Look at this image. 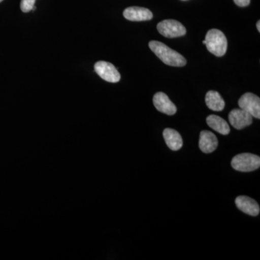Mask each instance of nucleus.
<instances>
[{"instance_id": "f257e3e1", "label": "nucleus", "mask_w": 260, "mask_h": 260, "mask_svg": "<svg viewBox=\"0 0 260 260\" xmlns=\"http://www.w3.org/2000/svg\"><path fill=\"white\" fill-rule=\"evenodd\" d=\"M149 47L164 64L172 67H184L186 64L184 56L162 42L151 41L149 43Z\"/></svg>"}, {"instance_id": "f03ea898", "label": "nucleus", "mask_w": 260, "mask_h": 260, "mask_svg": "<svg viewBox=\"0 0 260 260\" xmlns=\"http://www.w3.org/2000/svg\"><path fill=\"white\" fill-rule=\"evenodd\" d=\"M205 45L211 54L216 56L225 55L228 42L225 34L218 29H211L205 37Z\"/></svg>"}, {"instance_id": "7ed1b4c3", "label": "nucleus", "mask_w": 260, "mask_h": 260, "mask_svg": "<svg viewBox=\"0 0 260 260\" xmlns=\"http://www.w3.org/2000/svg\"><path fill=\"white\" fill-rule=\"evenodd\" d=\"M232 167L238 172H254L259 169L260 158L252 153H240L233 158Z\"/></svg>"}, {"instance_id": "20e7f679", "label": "nucleus", "mask_w": 260, "mask_h": 260, "mask_svg": "<svg viewBox=\"0 0 260 260\" xmlns=\"http://www.w3.org/2000/svg\"><path fill=\"white\" fill-rule=\"evenodd\" d=\"M157 29L162 36L171 39L183 37L186 32L185 27L175 20H162L157 25Z\"/></svg>"}, {"instance_id": "39448f33", "label": "nucleus", "mask_w": 260, "mask_h": 260, "mask_svg": "<svg viewBox=\"0 0 260 260\" xmlns=\"http://www.w3.org/2000/svg\"><path fill=\"white\" fill-rule=\"evenodd\" d=\"M95 73H97L102 79L109 83H118L121 79V75L115 67L107 61H99L95 63Z\"/></svg>"}, {"instance_id": "423d86ee", "label": "nucleus", "mask_w": 260, "mask_h": 260, "mask_svg": "<svg viewBox=\"0 0 260 260\" xmlns=\"http://www.w3.org/2000/svg\"><path fill=\"white\" fill-rule=\"evenodd\" d=\"M238 103L240 109L249 113L253 117L260 119V99L255 94L246 93Z\"/></svg>"}, {"instance_id": "0eeeda50", "label": "nucleus", "mask_w": 260, "mask_h": 260, "mask_svg": "<svg viewBox=\"0 0 260 260\" xmlns=\"http://www.w3.org/2000/svg\"><path fill=\"white\" fill-rule=\"evenodd\" d=\"M252 117L249 113L242 109H233L229 113V120L235 129H242L252 124Z\"/></svg>"}, {"instance_id": "6e6552de", "label": "nucleus", "mask_w": 260, "mask_h": 260, "mask_svg": "<svg viewBox=\"0 0 260 260\" xmlns=\"http://www.w3.org/2000/svg\"><path fill=\"white\" fill-rule=\"evenodd\" d=\"M154 106L158 112L167 115H174L177 109L175 104L169 99V96L162 92H158L154 95L153 99Z\"/></svg>"}, {"instance_id": "1a4fd4ad", "label": "nucleus", "mask_w": 260, "mask_h": 260, "mask_svg": "<svg viewBox=\"0 0 260 260\" xmlns=\"http://www.w3.org/2000/svg\"><path fill=\"white\" fill-rule=\"evenodd\" d=\"M124 18L130 21H146L153 18V13L150 10L140 7H129L123 13Z\"/></svg>"}, {"instance_id": "9d476101", "label": "nucleus", "mask_w": 260, "mask_h": 260, "mask_svg": "<svg viewBox=\"0 0 260 260\" xmlns=\"http://www.w3.org/2000/svg\"><path fill=\"white\" fill-rule=\"evenodd\" d=\"M236 205L243 213L251 215L257 216L259 214V205L255 200L247 196L237 197L235 200Z\"/></svg>"}, {"instance_id": "9b49d317", "label": "nucleus", "mask_w": 260, "mask_h": 260, "mask_svg": "<svg viewBox=\"0 0 260 260\" xmlns=\"http://www.w3.org/2000/svg\"><path fill=\"white\" fill-rule=\"evenodd\" d=\"M218 140L211 132L203 130L200 133L199 147L204 153H211L218 148Z\"/></svg>"}, {"instance_id": "f8f14e48", "label": "nucleus", "mask_w": 260, "mask_h": 260, "mask_svg": "<svg viewBox=\"0 0 260 260\" xmlns=\"http://www.w3.org/2000/svg\"><path fill=\"white\" fill-rule=\"evenodd\" d=\"M162 136L167 146L174 151L180 150L183 146V140L177 130L167 128L162 132Z\"/></svg>"}, {"instance_id": "ddd939ff", "label": "nucleus", "mask_w": 260, "mask_h": 260, "mask_svg": "<svg viewBox=\"0 0 260 260\" xmlns=\"http://www.w3.org/2000/svg\"><path fill=\"white\" fill-rule=\"evenodd\" d=\"M207 124L211 129L223 135H227L230 133V126L227 121L223 118L217 115L208 116L206 119Z\"/></svg>"}, {"instance_id": "4468645a", "label": "nucleus", "mask_w": 260, "mask_h": 260, "mask_svg": "<svg viewBox=\"0 0 260 260\" xmlns=\"http://www.w3.org/2000/svg\"><path fill=\"white\" fill-rule=\"evenodd\" d=\"M205 103L207 106L214 112H221L225 107V102L223 98L220 96L218 92L210 90L205 96Z\"/></svg>"}, {"instance_id": "2eb2a0df", "label": "nucleus", "mask_w": 260, "mask_h": 260, "mask_svg": "<svg viewBox=\"0 0 260 260\" xmlns=\"http://www.w3.org/2000/svg\"><path fill=\"white\" fill-rule=\"evenodd\" d=\"M36 0H21L20 9L23 13H28L34 9Z\"/></svg>"}, {"instance_id": "dca6fc26", "label": "nucleus", "mask_w": 260, "mask_h": 260, "mask_svg": "<svg viewBox=\"0 0 260 260\" xmlns=\"http://www.w3.org/2000/svg\"><path fill=\"white\" fill-rule=\"evenodd\" d=\"M236 5L239 7H246L250 4V0H234Z\"/></svg>"}, {"instance_id": "f3484780", "label": "nucleus", "mask_w": 260, "mask_h": 260, "mask_svg": "<svg viewBox=\"0 0 260 260\" xmlns=\"http://www.w3.org/2000/svg\"><path fill=\"white\" fill-rule=\"evenodd\" d=\"M256 28H257L258 31L260 32V21L258 20L257 23H256Z\"/></svg>"}, {"instance_id": "a211bd4d", "label": "nucleus", "mask_w": 260, "mask_h": 260, "mask_svg": "<svg viewBox=\"0 0 260 260\" xmlns=\"http://www.w3.org/2000/svg\"><path fill=\"white\" fill-rule=\"evenodd\" d=\"M203 44H205V40L203 41Z\"/></svg>"}, {"instance_id": "6ab92c4d", "label": "nucleus", "mask_w": 260, "mask_h": 260, "mask_svg": "<svg viewBox=\"0 0 260 260\" xmlns=\"http://www.w3.org/2000/svg\"><path fill=\"white\" fill-rule=\"evenodd\" d=\"M3 0H0V3H2V2H3Z\"/></svg>"}]
</instances>
